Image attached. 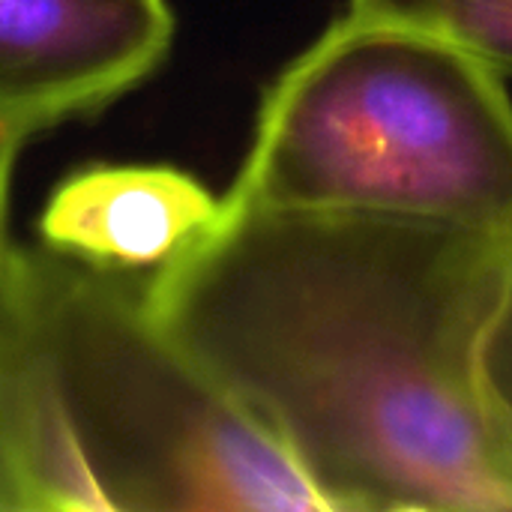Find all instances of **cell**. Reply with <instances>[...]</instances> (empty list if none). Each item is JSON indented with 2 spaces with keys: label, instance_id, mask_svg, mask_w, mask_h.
Returning a JSON list of instances; mask_svg holds the SVG:
<instances>
[{
  "label": "cell",
  "instance_id": "obj_1",
  "mask_svg": "<svg viewBox=\"0 0 512 512\" xmlns=\"http://www.w3.org/2000/svg\"><path fill=\"white\" fill-rule=\"evenodd\" d=\"M510 246L507 228L222 195L147 300L324 512H512V432L483 381Z\"/></svg>",
  "mask_w": 512,
  "mask_h": 512
},
{
  "label": "cell",
  "instance_id": "obj_2",
  "mask_svg": "<svg viewBox=\"0 0 512 512\" xmlns=\"http://www.w3.org/2000/svg\"><path fill=\"white\" fill-rule=\"evenodd\" d=\"M0 417L30 512H324L156 318L147 276L45 243L0 252Z\"/></svg>",
  "mask_w": 512,
  "mask_h": 512
},
{
  "label": "cell",
  "instance_id": "obj_3",
  "mask_svg": "<svg viewBox=\"0 0 512 512\" xmlns=\"http://www.w3.org/2000/svg\"><path fill=\"white\" fill-rule=\"evenodd\" d=\"M225 198L512 231L507 72L441 30L348 9L267 84Z\"/></svg>",
  "mask_w": 512,
  "mask_h": 512
},
{
  "label": "cell",
  "instance_id": "obj_4",
  "mask_svg": "<svg viewBox=\"0 0 512 512\" xmlns=\"http://www.w3.org/2000/svg\"><path fill=\"white\" fill-rule=\"evenodd\" d=\"M168 0H0V126L27 141L123 99L168 60Z\"/></svg>",
  "mask_w": 512,
  "mask_h": 512
},
{
  "label": "cell",
  "instance_id": "obj_5",
  "mask_svg": "<svg viewBox=\"0 0 512 512\" xmlns=\"http://www.w3.org/2000/svg\"><path fill=\"white\" fill-rule=\"evenodd\" d=\"M222 216L195 174L159 162H90L69 171L36 219L39 243L84 264L153 276Z\"/></svg>",
  "mask_w": 512,
  "mask_h": 512
},
{
  "label": "cell",
  "instance_id": "obj_6",
  "mask_svg": "<svg viewBox=\"0 0 512 512\" xmlns=\"http://www.w3.org/2000/svg\"><path fill=\"white\" fill-rule=\"evenodd\" d=\"M348 9L441 30L512 72V0H348Z\"/></svg>",
  "mask_w": 512,
  "mask_h": 512
},
{
  "label": "cell",
  "instance_id": "obj_7",
  "mask_svg": "<svg viewBox=\"0 0 512 512\" xmlns=\"http://www.w3.org/2000/svg\"><path fill=\"white\" fill-rule=\"evenodd\" d=\"M483 381L495 411L512 432V246L504 291L483 342Z\"/></svg>",
  "mask_w": 512,
  "mask_h": 512
},
{
  "label": "cell",
  "instance_id": "obj_8",
  "mask_svg": "<svg viewBox=\"0 0 512 512\" xmlns=\"http://www.w3.org/2000/svg\"><path fill=\"white\" fill-rule=\"evenodd\" d=\"M0 512H30V501L3 429V417H0Z\"/></svg>",
  "mask_w": 512,
  "mask_h": 512
},
{
  "label": "cell",
  "instance_id": "obj_9",
  "mask_svg": "<svg viewBox=\"0 0 512 512\" xmlns=\"http://www.w3.org/2000/svg\"><path fill=\"white\" fill-rule=\"evenodd\" d=\"M21 138L12 135L9 129L0 126V252L9 243L6 240V219H9V189H12V171H15V159L21 150Z\"/></svg>",
  "mask_w": 512,
  "mask_h": 512
}]
</instances>
